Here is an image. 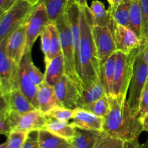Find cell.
<instances>
[{"instance_id":"cell-1","label":"cell","mask_w":148,"mask_h":148,"mask_svg":"<svg viewBox=\"0 0 148 148\" xmlns=\"http://www.w3.org/2000/svg\"><path fill=\"white\" fill-rule=\"evenodd\" d=\"M107 97L110 110L104 118V133L123 142L138 139L144 129L138 113L132 108L127 95L110 94Z\"/></svg>"},{"instance_id":"cell-2","label":"cell","mask_w":148,"mask_h":148,"mask_svg":"<svg viewBox=\"0 0 148 148\" xmlns=\"http://www.w3.org/2000/svg\"><path fill=\"white\" fill-rule=\"evenodd\" d=\"M80 43L79 62L82 87L99 79L100 62L92 36V13L88 5L80 6Z\"/></svg>"},{"instance_id":"cell-3","label":"cell","mask_w":148,"mask_h":148,"mask_svg":"<svg viewBox=\"0 0 148 148\" xmlns=\"http://www.w3.org/2000/svg\"><path fill=\"white\" fill-rule=\"evenodd\" d=\"M60 37L62 55L64 59L65 74L82 89V81L76 71L73 38L66 12L55 21Z\"/></svg>"},{"instance_id":"cell-4","label":"cell","mask_w":148,"mask_h":148,"mask_svg":"<svg viewBox=\"0 0 148 148\" xmlns=\"http://www.w3.org/2000/svg\"><path fill=\"white\" fill-rule=\"evenodd\" d=\"M140 46L129 54L116 52V65L114 73L113 94L114 95H127L133 73L136 55Z\"/></svg>"},{"instance_id":"cell-5","label":"cell","mask_w":148,"mask_h":148,"mask_svg":"<svg viewBox=\"0 0 148 148\" xmlns=\"http://www.w3.org/2000/svg\"><path fill=\"white\" fill-rule=\"evenodd\" d=\"M145 44H141L136 55L133 68V73L129 87L128 102L132 108L139 114L142 92L148 78V68L143 58Z\"/></svg>"},{"instance_id":"cell-6","label":"cell","mask_w":148,"mask_h":148,"mask_svg":"<svg viewBox=\"0 0 148 148\" xmlns=\"http://www.w3.org/2000/svg\"><path fill=\"white\" fill-rule=\"evenodd\" d=\"M34 6L27 0H17L3 15L0 19V42L27 20Z\"/></svg>"},{"instance_id":"cell-7","label":"cell","mask_w":148,"mask_h":148,"mask_svg":"<svg viewBox=\"0 0 148 148\" xmlns=\"http://www.w3.org/2000/svg\"><path fill=\"white\" fill-rule=\"evenodd\" d=\"M50 23L44 5L41 3H37L26 20L27 28L25 54L31 53V49L36 39Z\"/></svg>"},{"instance_id":"cell-8","label":"cell","mask_w":148,"mask_h":148,"mask_svg":"<svg viewBox=\"0 0 148 148\" xmlns=\"http://www.w3.org/2000/svg\"><path fill=\"white\" fill-rule=\"evenodd\" d=\"M8 37L0 42V90L8 94L14 89H17V78L19 67H17L7 52Z\"/></svg>"},{"instance_id":"cell-9","label":"cell","mask_w":148,"mask_h":148,"mask_svg":"<svg viewBox=\"0 0 148 148\" xmlns=\"http://www.w3.org/2000/svg\"><path fill=\"white\" fill-rule=\"evenodd\" d=\"M8 117L12 130L25 132L45 129L48 119L40 110H35L24 113L9 111Z\"/></svg>"},{"instance_id":"cell-10","label":"cell","mask_w":148,"mask_h":148,"mask_svg":"<svg viewBox=\"0 0 148 148\" xmlns=\"http://www.w3.org/2000/svg\"><path fill=\"white\" fill-rule=\"evenodd\" d=\"M53 87L61 106L72 110L77 107L81 89L66 74L62 75Z\"/></svg>"},{"instance_id":"cell-11","label":"cell","mask_w":148,"mask_h":148,"mask_svg":"<svg viewBox=\"0 0 148 148\" xmlns=\"http://www.w3.org/2000/svg\"><path fill=\"white\" fill-rule=\"evenodd\" d=\"M92 36L96 47L100 65L116 52L112 28L93 26Z\"/></svg>"},{"instance_id":"cell-12","label":"cell","mask_w":148,"mask_h":148,"mask_svg":"<svg viewBox=\"0 0 148 148\" xmlns=\"http://www.w3.org/2000/svg\"><path fill=\"white\" fill-rule=\"evenodd\" d=\"M116 52L129 54L141 45V41L130 28L116 24L114 21L112 27Z\"/></svg>"},{"instance_id":"cell-13","label":"cell","mask_w":148,"mask_h":148,"mask_svg":"<svg viewBox=\"0 0 148 148\" xmlns=\"http://www.w3.org/2000/svg\"><path fill=\"white\" fill-rule=\"evenodd\" d=\"M26 20L8 36L7 40V54L13 63L17 67L20 66L22 59L25 55L27 28Z\"/></svg>"},{"instance_id":"cell-14","label":"cell","mask_w":148,"mask_h":148,"mask_svg":"<svg viewBox=\"0 0 148 148\" xmlns=\"http://www.w3.org/2000/svg\"><path fill=\"white\" fill-rule=\"evenodd\" d=\"M72 120L71 124L78 129L103 131L104 118L96 115L80 107L74 109Z\"/></svg>"},{"instance_id":"cell-15","label":"cell","mask_w":148,"mask_h":148,"mask_svg":"<svg viewBox=\"0 0 148 148\" xmlns=\"http://www.w3.org/2000/svg\"><path fill=\"white\" fill-rule=\"evenodd\" d=\"M17 89L27 97V100L32 103L37 110H38V87L36 86L29 78L26 71V60L25 56H23L21 62L20 64L17 73Z\"/></svg>"},{"instance_id":"cell-16","label":"cell","mask_w":148,"mask_h":148,"mask_svg":"<svg viewBox=\"0 0 148 148\" xmlns=\"http://www.w3.org/2000/svg\"><path fill=\"white\" fill-rule=\"evenodd\" d=\"M106 95V93L99 78L95 82L90 83L82 87L77 102V107L83 108Z\"/></svg>"},{"instance_id":"cell-17","label":"cell","mask_w":148,"mask_h":148,"mask_svg":"<svg viewBox=\"0 0 148 148\" xmlns=\"http://www.w3.org/2000/svg\"><path fill=\"white\" fill-rule=\"evenodd\" d=\"M38 110L43 114L56 106H61L56 97L54 87L48 84L46 81H43L38 86Z\"/></svg>"},{"instance_id":"cell-18","label":"cell","mask_w":148,"mask_h":148,"mask_svg":"<svg viewBox=\"0 0 148 148\" xmlns=\"http://www.w3.org/2000/svg\"><path fill=\"white\" fill-rule=\"evenodd\" d=\"M105 135L103 131L76 128V134L70 143L75 148H93L97 142Z\"/></svg>"},{"instance_id":"cell-19","label":"cell","mask_w":148,"mask_h":148,"mask_svg":"<svg viewBox=\"0 0 148 148\" xmlns=\"http://www.w3.org/2000/svg\"><path fill=\"white\" fill-rule=\"evenodd\" d=\"M116 59V56L115 52L111 55L103 63L100 65L99 78L107 96L113 94Z\"/></svg>"},{"instance_id":"cell-20","label":"cell","mask_w":148,"mask_h":148,"mask_svg":"<svg viewBox=\"0 0 148 148\" xmlns=\"http://www.w3.org/2000/svg\"><path fill=\"white\" fill-rule=\"evenodd\" d=\"M46 68L44 74V81L50 86H54L65 74L64 59L62 54L58 55L46 64Z\"/></svg>"},{"instance_id":"cell-21","label":"cell","mask_w":148,"mask_h":148,"mask_svg":"<svg viewBox=\"0 0 148 148\" xmlns=\"http://www.w3.org/2000/svg\"><path fill=\"white\" fill-rule=\"evenodd\" d=\"M92 13L93 26L109 27L112 28L114 20L109 10H107L103 3L99 0H94L90 7Z\"/></svg>"},{"instance_id":"cell-22","label":"cell","mask_w":148,"mask_h":148,"mask_svg":"<svg viewBox=\"0 0 148 148\" xmlns=\"http://www.w3.org/2000/svg\"><path fill=\"white\" fill-rule=\"evenodd\" d=\"M10 111L24 113L37 110L19 89H14L8 94Z\"/></svg>"},{"instance_id":"cell-23","label":"cell","mask_w":148,"mask_h":148,"mask_svg":"<svg viewBox=\"0 0 148 148\" xmlns=\"http://www.w3.org/2000/svg\"><path fill=\"white\" fill-rule=\"evenodd\" d=\"M45 129L69 142H71L76 134V127L66 121L48 119Z\"/></svg>"},{"instance_id":"cell-24","label":"cell","mask_w":148,"mask_h":148,"mask_svg":"<svg viewBox=\"0 0 148 148\" xmlns=\"http://www.w3.org/2000/svg\"><path fill=\"white\" fill-rule=\"evenodd\" d=\"M40 148H69L70 142L51 133L46 129L38 130Z\"/></svg>"},{"instance_id":"cell-25","label":"cell","mask_w":148,"mask_h":148,"mask_svg":"<svg viewBox=\"0 0 148 148\" xmlns=\"http://www.w3.org/2000/svg\"><path fill=\"white\" fill-rule=\"evenodd\" d=\"M70 1L71 0H39L38 2L44 5L51 23H55L66 12Z\"/></svg>"},{"instance_id":"cell-26","label":"cell","mask_w":148,"mask_h":148,"mask_svg":"<svg viewBox=\"0 0 148 148\" xmlns=\"http://www.w3.org/2000/svg\"><path fill=\"white\" fill-rule=\"evenodd\" d=\"M142 24H143V15L140 0H132L130 10L129 17V27L141 39Z\"/></svg>"},{"instance_id":"cell-27","label":"cell","mask_w":148,"mask_h":148,"mask_svg":"<svg viewBox=\"0 0 148 148\" xmlns=\"http://www.w3.org/2000/svg\"><path fill=\"white\" fill-rule=\"evenodd\" d=\"M132 0H124L115 8H109L113 20L116 24L129 27L130 10Z\"/></svg>"},{"instance_id":"cell-28","label":"cell","mask_w":148,"mask_h":148,"mask_svg":"<svg viewBox=\"0 0 148 148\" xmlns=\"http://www.w3.org/2000/svg\"><path fill=\"white\" fill-rule=\"evenodd\" d=\"M48 27L51 33L50 52H49V61H50L53 58L62 54V52L59 30L56 28V24L54 23H51L50 24L48 25Z\"/></svg>"},{"instance_id":"cell-29","label":"cell","mask_w":148,"mask_h":148,"mask_svg":"<svg viewBox=\"0 0 148 148\" xmlns=\"http://www.w3.org/2000/svg\"><path fill=\"white\" fill-rule=\"evenodd\" d=\"M26 60V71L30 81L38 87L44 81V74L33 64L31 54L26 53L24 55Z\"/></svg>"},{"instance_id":"cell-30","label":"cell","mask_w":148,"mask_h":148,"mask_svg":"<svg viewBox=\"0 0 148 148\" xmlns=\"http://www.w3.org/2000/svg\"><path fill=\"white\" fill-rule=\"evenodd\" d=\"M82 109L90 112L100 117L105 118L110 110V103L108 97L107 95L104 96L97 101L94 102L92 104L85 106Z\"/></svg>"},{"instance_id":"cell-31","label":"cell","mask_w":148,"mask_h":148,"mask_svg":"<svg viewBox=\"0 0 148 148\" xmlns=\"http://www.w3.org/2000/svg\"><path fill=\"white\" fill-rule=\"evenodd\" d=\"M73 110L62 106H56L44 115L47 119L69 122V120L72 118Z\"/></svg>"},{"instance_id":"cell-32","label":"cell","mask_w":148,"mask_h":148,"mask_svg":"<svg viewBox=\"0 0 148 148\" xmlns=\"http://www.w3.org/2000/svg\"><path fill=\"white\" fill-rule=\"evenodd\" d=\"M29 132L20 130H12L7 135L8 148H23L24 142Z\"/></svg>"},{"instance_id":"cell-33","label":"cell","mask_w":148,"mask_h":148,"mask_svg":"<svg viewBox=\"0 0 148 148\" xmlns=\"http://www.w3.org/2000/svg\"><path fill=\"white\" fill-rule=\"evenodd\" d=\"M143 15L141 44H145L148 39V0H140Z\"/></svg>"},{"instance_id":"cell-34","label":"cell","mask_w":148,"mask_h":148,"mask_svg":"<svg viewBox=\"0 0 148 148\" xmlns=\"http://www.w3.org/2000/svg\"><path fill=\"white\" fill-rule=\"evenodd\" d=\"M124 142L106 134L103 136L93 148H124Z\"/></svg>"},{"instance_id":"cell-35","label":"cell","mask_w":148,"mask_h":148,"mask_svg":"<svg viewBox=\"0 0 148 148\" xmlns=\"http://www.w3.org/2000/svg\"><path fill=\"white\" fill-rule=\"evenodd\" d=\"M41 37V49L44 55L45 62L47 64L49 61V52H50L51 33L48 26H46L40 34Z\"/></svg>"},{"instance_id":"cell-36","label":"cell","mask_w":148,"mask_h":148,"mask_svg":"<svg viewBox=\"0 0 148 148\" xmlns=\"http://www.w3.org/2000/svg\"><path fill=\"white\" fill-rule=\"evenodd\" d=\"M148 113V78L142 92L139 107V116L141 118Z\"/></svg>"},{"instance_id":"cell-37","label":"cell","mask_w":148,"mask_h":148,"mask_svg":"<svg viewBox=\"0 0 148 148\" xmlns=\"http://www.w3.org/2000/svg\"><path fill=\"white\" fill-rule=\"evenodd\" d=\"M23 148H40L38 139V131H31L27 134Z\"/></svg>"},{"instance_id":"cell-38","label":"cell","mask_w":148,"mask_h":148,"mask_svg":"<svg viewBox=\"0 0 148 148\" xmlns=\"http://www.w3.org/2000/svg\"><path fill=\"white\" fill-rule=\"evenodd\" d=\"M12 131L11 123L8 117V113L0 116V134L8 135Z\"/></svg>"},{"instance_id":"cell-39","label":"cell","mask_w":148,"mask_h":148,"mask_svg":"<svg viewBox=\"0 0 148 148\" xmlns=\"http://www.w3.org/2000/svg\"><path fill=\"white\" fill-rule=\"evenodd\" d=\"M10 111L8 94H4L0 90V116L7 114Z\"/></svg>"},{"instance_id":"cell-40","label":"cell","mask_w":148,"mask_h":148,"mask_svg":"<svg viewBox=\"0 0 148 148\" xmlns=\"http://www.w3.org/2000/svg\"><path fill=\"white\" fill-rule=\"evenodd\" d=\"M124 148H148V142L141 145L139 142L138 139L132 141L124 142Z\"/></svg>"},{"instance_id":"cell-41","label":"cell","mask_w":148,"mask_h":148,"mask_svg":"<svg viewBox=\"0 0 148 148\" xmlns=\"http://www.w3.org/2000/svg\"><path fill=\"white\" fill-rule=\"evenodd\" d=\"M16 1L17 0H0V10L7 11Z\"/></svg>"},{"instance_id":"cell-42","label":"cell","mask_w":148,"mask_h":148,"mask_svg":"<svg viewBox=\"0 0 148 148\" xmlns=\"http://www.w3.org/2000/svg\"><path fill=\"white\" fill-rule=\"evenodd\" d=\"M143 58H144L145 62L146 65H147V68H148V39L144 46V50H143Z\"/></svg>"},{"instance_id":"cell-43","label":"cell","mask_w":148,"mask_h":148,"mask_svg":"<svg viewBox=\"0 0 148 148\" xmlns=\"http://www.w3.org/2000/svg\"><path fill=\"white\" fill-rule=\"evenodd\" d=\"M140 119H141L142 123H143L144 131H148V113L142 117Z\"/></svg>"},{"instance_id":"cell-44","label":"cell","mask_w":148,"mask_h":148,"mask_svg":"<svg viewBox=\"0 0 148 148\" xmlns=\"http://www.w3.org/2000/svg\"><path fill=\"white\" fill-rule=\"evenodd\" d=\"M75 2L77 3L81 7H85L88 5V0H74Z\"/></svg>"},{"instance_id":"cell-45","label":"cell","mask_w":148,"mask_h":148,"mask_svg":"<svg viewBox=\"0 0 148 148\" xmlns=\"http://www.w3.org/2000/svg\"><path fill=\"white\" fill-rule=\"evenodd\" d=\"M124 0H113V6L111 7H110L111 9L115 8L116 7L119 5V4H121V2H123Z\"/></svg>"},{"instance_id":"cell-46","label":"cell","mask_w":148,"mask_h":148,"mask_svg":"<svg viewBox=\"0 0 148 148\" xmlns=\"http://www.w3.org/2000/svg\"><path fill=\"white\" fill-rule=\"evenodd\" d=\"M0 148H8V147H7V142H4V143H3V144H1V145H0Z\"/></svg>"},{"instance_id":"cell-47","label":"cell","mask_w":148,"mask_h":148,"mask_svg":"<svg viewBox=\"0 0 148 148\" xmlns=\"http://www.w3.org/2000/svg\"><path fill=\"white\" fill-rule=\"evenodd\" d=\"M108 1V2L110 4V7H111L113 6V0H107Z\"/></svg>"},{"instance_id":"cell-48","label":"cell","mask_w":148,"mask_h":148,"mask_svg":"<svg viewBox=\"0 0 148 148\" xmlns=\"http://www.w3.org/2000/svg\"><path fill=\"white\" fill-rule=\"evenodd\" d=\"M32 1H33V4H35V5H36V4H37L39 0H32Z\"/></svg>"},{"instance_id":"cell-49","label":"cell","mask_w":148,"mask_h":148,"mask_svg":"<svg viewBox=\"0 0 148 148\" xmlns=\"http://www.w3.org/2000/svg\"><path fill=\"white\" fill-rule=\"evenodd\" d=\"M27 1H30V2H31V3H32V4H33V1H32V0H27Z\"/></svg>"},{"instance_id":"cell-50","label":"cell","mask_w":148,"mask_h":148,"mask_svg":"<svg viewBox=\"0 0 148 148\" xmlns=\"http://www.w3.org/2000/svg\"><path fill=\"white\" fill-rule=\"evenodd\" d=\"M69 148H75V147H74L73 146H72V145H71V146L70 147H69Z\"/></svg>"}]
</instances>
